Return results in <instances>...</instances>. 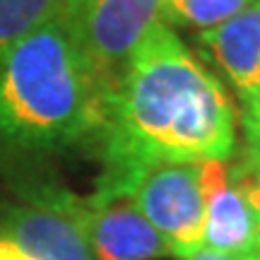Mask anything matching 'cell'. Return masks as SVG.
I'll use <instances>...</instances> for the list:
<instances>
[{
	"instance_id": "cell-1",
	"label": "cell",
	"mask_w": 260,
	"mask_h": 260,
	"mask_svg": "<svg viewBox=\"0 0 260 260\" xmlns=\"http://www.w3.org/2000/svg\"><path fill=\"white\" fill-rule=\"evenodd\" d=\"M96 142L104 161L96 190L130 195L159 164L234 159L236 109L217 75L157 22L109 94Z\"/></svg>"
},
{
	"instance_id": "cell-2",
	"label": "cell",
	"mask_w": 260,
	"mask_h": 260,
	"mask_svg": "<svg viewBox=\"0 0 260 260\" xmlns=\"http://www.w3.org/2000/svg\"><path fill=\"white\" fill-rule=\"evenodd\" d=\"M109 87L58 15L0 53V142L51 152L96 140Z\"/></svg>"
},
{
	"instance_id": "cell-3",
	"label": "cell",
	"mask_w": 260,
	"mask_h": 260,
	"mask_svg": "<svg viewBox=\"0 0 260 260\" xmlns=\"http://www.w3.org/2000/svg\"><path fill=\"white\" fill-rule=\"evenodd\" d=\"M60 17L111 94L133 51L161 22V0H63Z\"/></svg>"
},
{
	"instance_id": "cell-4",
	"label": "cell",
	"mask_w": 260,
	"mask_h": 260,
	"mask_svg": "<svg viewBox=\"0 0 260 260\" xmlns=\"http://www.w3.org/2000/svg\"><path fill=\"white\" fill-rule=\"evenodd\" d=\"M133 203L167 241L171 258L188 260L203 251L205 195L200 164H159L130 190Z\"/></svg>"
},
{
	"instance_id": "cell-5",
	"label": "cell",
	"mask_w": 260,
	"mask_h": 260,
	"mask_svg": "<svg viewBox=\"0 0 260 260\" xmlns=\"http://www.w3.org/2000/svg\"><path fill=\"white\" fill-rule=\"evenodd\" d=\"M31 260H94L84 229V198L48 188L17 207L0 236Z\"/></svg>"
},
{
	"instance_id": "cell-6",
	"label": "cell",
	"mask_w": 260,
	"mask_h": 260,
	"mask_svg": "<svg viewBox=\"0 0 260 260\" xmlns=\"http://www.w3.org/2000/svg\"><path fill=\"white\" fill-rule=\"evenodd\" d=\"M84 229L94 260H157L171 255L167 241L130 195L94 190L84 198Z\"/></svg>"
},
{
	"instance_id": "cell-7",
	"label": "cell",
	"mask_w": 260,
	"mask_h": 260,
	"mask_svg": "<svg viewBox=\"0 0 260 260\" xmlns=\"http://www.w3.org/2000/svg\"><path fill=\"white\" fill-rule=\"evenodd\" d=\"M229 161L200 164V183L205 195L203 248L248 260L258 236V212L232 183Z\"/></svg>"
},
{
	"instance_id": "cell-8",
	"label": "cell",
	"mask_w": 260,
	"mask_h": 260,
	"mask_svg": "<svg viewBox=\"0 0 260 260\" xmlns=\"http://www.w3.org/2000/svg\"><path fill=\"white\" fill-rule=\"evenodd\" d=\"M198 46L234 87L241 111L251 109L260 94V0L219 27L198 31Z\"/></svg>"
},
{
	"instance_id": "cell-9",
	"label": "cell",
	"mask_w": 260,
	"mask_h": 260,
	"mask_svg": "<svg viewBox=\"0 0 260 260\" xmlns=\"http://www.w3.org/2000/svg\"><path fill=\"white\" fill-rule=\"evenodd\" d=\"M258 0H161V22L169 27L212 29L236 17Z\"/></svg>"
},
{
	"instance_id": "cell-10",
	"label": "cell",
	"mask_w": 260,
	"mask_h": 260,
	"mask_svg": "<svg viewBox=\"0 0 260 260\" xmlns=\"http://www.w3.org/2000/svg\"><path fill=\"white\" fill-rule=\"evenodd\" d=\"M63 0H0V53L58 15Z\"/></svg>"
},
{
	"instance_id": "cell-11",
	"label": "cell",
	"mask_w": 260,
	"mask_h": 260,
	"mask_svg": "<svg viewBox=\"0 0 260 260\" xmlns=\"http://www.w3.org/2000/svg\"><path fill=\"white\" fill-rule=\"evenodd\" d=\"M229 178L253 210L260 214V142L243 145L229 161Z\"/></svg>"
},
{
	"instance_id": "cell-12",
	"label": "cell",
	"mask_w": 260,
	"mask_h": 260,
	"mask_svg": "<svg viewBox=\"0 0 260 260\" xmlns=\"http://www.w3.org/2000/svg\"><path fill=\"white\" fill-rule=\"evenodd\" d=\"M241 128H243V145H258L260 142V94L253 102L251 109L241 111Z\"/></svg>"
},
{
	"instance_id": "cell-13",
	"label": "cell",
	"mask_w": 260,
	"mask_h": 260,
	"mask_svg": "<svg viewBox=\"0 0 260 260\" xmlns=\"http://www.w3.org/2000/svg\"><path fill=\"white\" fill-rule=\"evenodd\" d=\"M0 260H31V258L24 255L17 246H12V243L5 241V239H0Z\"/></svg>"
},
{
	"instance_id": "cell-14",
	"label": "cell",
	"mask_w": 260,
	"mask_h": 260,
	"mask_svg": "<svg viewBox=\"0 0 260 260\" xmlns=\"http://www.w3.org/2000/svg\"><path fill=\"white\" fill-rule=\"evenodd\" d=\"M188 260H243V258H236V255H224V253H214V251H198L195 255H190Z\"/></svg>"
},
{
	"instance_id": "cell-15",
	"label": "cell",
	"mask_w": 260,
	"mask_h": 260,
	"mask_svg": "<svg viewBox=\"0 0 260 260\" xmlns=\"http://www.w3.org/2000/svg\"><path fill=\"white\" fill-rule=\"evenodd\" d=\"M248 260H260V214H258V236H255V246H253Z\"/></svg>"
}]
</instances>
